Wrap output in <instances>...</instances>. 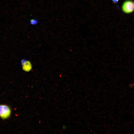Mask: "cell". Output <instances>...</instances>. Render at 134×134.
I'll return each mask as SVG.
<instances>
[{"label": "cell", "mask_w": 134, "mask_h": 134, "mask_svg": "<svg viewBox=\"0 0 134 134\" xmlns=\"http://www.w3.org/2000/svg\"><path fill=\"white\" fill-rule=\"evenodd\" d=\"M122 9L123 12L126 13H130L134 11V2L131 0H127L123 3Z\"/></svg>", "instance_id": "cell-2"}, {"label": "cell", "mask_w": 134, "mask_h": 134, "mask_svg": "<svg viewBox=\"0 0 134 134\" xmlns=\"http://www.w3.org/2000/svg\"><path fill=\"white\" fill-rule=\"evenodd\" d=\"M11 112V109L9 106L5 104H0V117L2 119L8 118Z\"/></svg>", "instance_id": "cell-1"}, {"label": "cell", "mask_w": 134, "mask_h": 134, "mask_svg": "<svg viewBox=\"0 0 134 134\" xmlns=\"http://www.w3.org/2000/svg\"><path fill=\"white\" fill-rule=\"evenodd\" d=\"M119 0H112V1L114 3L117 4Z\"/></svg>", "instance_id": "cell-4"}, {"label": "cell", "mask_w": 134, "mask_h": 134, "mask_svg": "<svg viewBox=\"0 0 134 134\" xmlns=\"http://www.w3.org/2000/svg\"><path fill=\"white\" fill-rule=\"evenodd\" d=\"M21 65L23 70L25 71L29 72L32 69V64L29 61L23 59L21 61Z\"/></svg>", "instance_id": "cell-3"}]
</instances>
